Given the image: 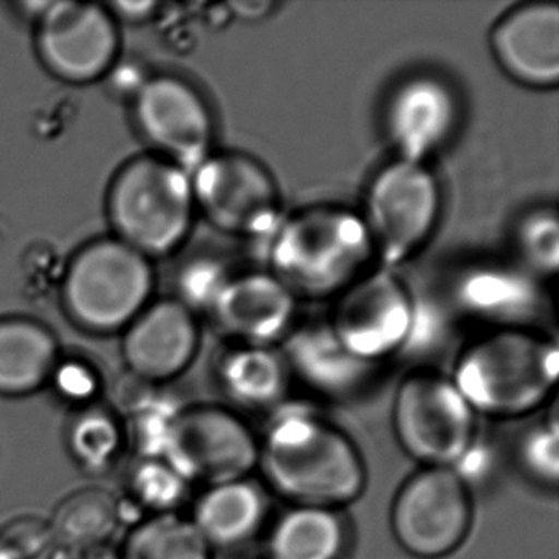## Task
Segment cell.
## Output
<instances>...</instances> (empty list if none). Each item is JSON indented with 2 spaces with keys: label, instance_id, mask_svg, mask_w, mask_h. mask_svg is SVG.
Masks as SVG:
<instances>
[{
  "label": "cell",
  "instance_id": "obj_7",
  "mask_svg": "<svg viewBox=\"0 0 559 559\" xmlns=\"http://www.w3.org/2000/svg\"><path fill=\"white\" fill-rule=\"evenodd\" d=\"M440 207V186L427 165L395 158L379 169L361 214L379 266L395 271L411 260L430 238Z\"/></svg>",
  "mask_w": 559,
  "mask_h": 559
},
{
  "label": "cell",
  "instance_id": "obj_13",
  "mask_svg": "<svg viewBox=\"0 0 559 559\" xmlns=\"http://www.w3.org/2000/svg\"><path fill=\"white\" fill-rule=\"evenodd\" d=\"M38 21V51L55 76L91 83L116 63L119 34L112 14L100 5L48 2Z\"/></svg>",
  "mask_w": 559,
  "mask_h": 559
},
{
  "label": "cell",
  "instance_id": "obj_28",
  "mask_svg": "<svg viewBox=\"0 0 559 559\" xmlns=\"http://www.w3.org/2000/svg\"><path fill=\"white\" fill-rule=\"evenodd\" d=\"M520 261L532 276H555L559 266V222L552 209H536L515 230Z\"/></svg>",
  "mask_w": 559,
  "mask_h": 559
},
{
  "label": "cell",
  "instance_id": "obj_15",
  "mask_svg": "<svg viewBox=\"0 0 559 559\" xmlns=\"http://www.w3.org/2000/svg\"><path fill=\"white\" fill-rule=\"evenodd\" d=\"M123 338V359L133 378L162 385L186 371L199 348L194 312L179 300L146 307Z\"/></svg>",
  "mask_w": 559,
  "mask_h": 559
},
{
  "label": "cell",
  "instance_id": "obj_10",
  "mask_svg": "<svg viewBox=\"0 0 559 559\" xmlns=\"http://www.w3.org/2000/svg\"><path fill=\"white\" fill-rule=\"evenodd\" d=\"M415 319L417 302L401 277L378 266L340 294L326 323L353 358L379 368L411 345Z\"/></svg>",
  "mask_w": 559,
  "mask_h": 559
},
{
  "label": "cell",
  "instance_id": "obj_11",
  "mask_svg": "<svg viewBox=\"0 0 559 559\" xmlns=\"http://www.w3.org/2000/svg\"><path fill=\"white\" fill-rule=\"evenodd\" d=\"M258 454L260 440L237 412L201 404L181 408L163 460L189 486L205 489L250 476Z\"/></svg>",
  "mask_w": 559,
  "mask_h": 559
},
{
  "label": "cell",
  "instance_id": "obj_29",
  "mask_svg": "<svg viewBox=\"0 0 559 559\" xmlns=\"http://www.w3.org/2000/svg\"><path fill=\"white\" fill-rule=\"evenodd\" d=\"M558 415L552 408L546 421L525 431L519 443V461L522 469L536 483L556 486L559 477Z\"/></svg>",
  "mask_w": 559,
  "mask_h": 559
},
{
  "label": "cell",
  "instance_id": "obj_1",
  "mask_svg": "<svg viewBox=\"0 0 559 559\" xmlns=\"http://www.w3.org/2000/svg\"><path fill=\"white\" fill-rule=\"evenodd\" d=\"M258 469L293 506L340 510L366 489L368 471L348 433L312 408L283 404L260 440Z\"/></svg>",
  "mask_w": 559,
  "mask_h": 559
},
{
  "label": "cell",
  "instance_id": "obj_16",
  "mask_svg": "<svg viewBox=\"0 0 559 559\" xmlns=\"http://www.w3.org/2000/svg\"><path fill=\"white\" fill-rule=\"evenodd\" d=\"M489 44L493 60L510 80L535 90L558 86V5H516L496 22Z\"/></svg>",
  "mask_w": 559,
  "mask_h": 559
},
{
  "label": "cell",
  "instance_id": "obj_33",
  "mask_svg": "<svg viewBox=\"0 0 559 559\" xmlns=\"http://www.w3.org/2000/svg\"><path fill=\"white\" fill-rule=\"evenodd\" d=\"M0 559H32L17 543L0 533Z\"/></svg>",
  "mask_w": 559,
  "mask_h": 559
},
{
  "label": "cell",
  "instance_id": "obj_35",
  "mask_svg": "<svg viewBox=\"0 0 559 559\" xmlns=\"http://www.w3.org/2000/svg\"><path fill=\"white\" fill-rule=\"evenodd\" d=\"M91 559H120L119 552H112L110 549L104 548L99 549V551H94L91 555Z\"/></svg>",
  "mask_w": 559,
  "mask_h": 559
},
{
  "label": "cell",
  "instance_id": "obj_8",
  "mask_svg": "<svg viewBox=\"0 0 559 559\" xmlns=\"http://www.w3.org/2000/svg\"><path fill=\"white\" fill-rule=\"evenodd\" d=\"M473 499L454 467L421 466L404 480L391 506V532L417 559H441L463 546L473 526Z\"/></svg>",
  "mask_w": 559,
  "mask_h": 559
},
{
  "label": "cell",
  "instance_id": "obj_6",
  "mask_svg": "<svg viewBox=\"0 0 559 559\" xmlns=\"http://www.w3.org/2000/svg\"><path fill=\"white\" fill-rule=\"evenodd\" d=\"M476 418L450 376L420 369L405 376L395 389V438L421 466L456 469L476 443Z\"/></svg>",
  "mask_w": 559,
  "mask_h": 559
},
{
  "label": "cell",
  "instance_id": "obj_3",
  "mask_svg": "<svg viewBox=\"0 0 559 559\" xmlns=\"http://www.w3.org/2000/svg\"><path fill=\"white\" fill-rule=\"evenodd\" d=\"M555 340L528 329H497L466 346L451 381L479 417H525L546 404L558 384Z\"/></svg>",
  "mask_w": 559,
  "mask_h": 559
},
{
  "label": "cell",
  "instance_id": "obj_17",
  "mask_svg": "<svg viewBox=\"0 0 559 559\" xmlns=\"http://www.w3.org/2000/svg\"><path fill=\"white\" fill-rule=\"evenodd\" d=\"M297 299L267 273H234L211 307L214 322L237 345L273 346L294 326Z\"/></svg>",
  "mask_w": 559,
  "mask_h": 559
},
{
  "label": "cell",
  "instance_id": "obj_24",
  "mask_svg": "<svg viewBox=\"0 0 559 559\" xmlns=\"http://www.w3.org/2000/svg\"><path fill=\"white\" fill-rule=\"evenodd\" d=\"M345 539L338 510L294 506L273 526L270 559H340Z\"/></svg>",
  "mask_w": 559,
  "mask_h": 559
},
{
  "label": "cell",
  "instance_id": "obj_18",
  "mask_svg": "<svg viewBox=\"0 0 559 559\" xmlns=\"http://www.w3.org/2000/svg\"><path fill=\"white\" fill-rule=\"evenodd\" d=\"M460 309L497 329H528L542 307L535 276L502 264L471 267L454 289Z\"/></svg>",
  "mask_w": 559,
  "mask_h": 559
},
{
  "label": "cell",
  "instance_id": "obj_25",
  "mask_svg": "<svg viewBox=\"0 0 559 559\" xmlns=\"http://www.w3.org/2000/svg\"><path fill=\"white\" fill-rule=\"evenodd\" d=\"M67 448L74 463L91 474L112 469L127 448L126 425L112 407L76 408L67 428Z\"/></svg>",
  "mask_w": 559,
  "mask_h": 559
},
{
  "label": "cell",
  "instance_id": "obj_31",
  "mask_svg": "<svg viewBox=\"0 0 559 559\" xmlns=\"http://www.w3.org/2000/svg\"><path fill=\"white\" fill-rule=\"evenodd\" d=\"M48 384L55 389L58 397L74 408L97 404V395L100 394L99 374L78 359H60Z\"/></svg>",
  "mask_w": 559,
  "mask_h": 559
},
{
  "label": "cell",
  "instance_id": "obj_2",
  "mask_svg": "<svg viewBox=\"0 0 559 559\" xmlns=\"http://www.w3.org/2000/svg\"><path fill=\"white\" fill-rule=\"evenodd\" d=\"M270 273L294 297H338L374 260L361 214L340 205H312L286 215L266 240Z\"/></svg>",
  "mask_w": 559,
  "mask_h": 559
},
{
  "label": "cell",
  "instance_id": "obj_19",
  "mask_svg": "<svg viewBox=\"0 0 559 559\" xmlns=\"http://www.w3.org/2000/svg\"><path fill=\"white\" fill-rule=\"evenodd\" d=\"M283 356L290 374L326 395L359 391L376 369L353 358L333 335L326 320L290 330L283 340Z\"/></svg>",
  "mask_w": 559,
  "mask_h": 559
},
{
  "label": "cell",
  "instance_id": "obj_20",
  "mask_svg": "<svg viewBox=\"0 0 559 559\" xmlns=\"http://www.w3.org/2000/svg\"><path fill=\"white\" fill-rule=\"evenodd\" d=\"M266 515L263 487L245 477L205 487L189 520L212 549H230L254 538Z\"/></svg>",
  "mask_w": 559,
  "mask_h": 559
},
{
  "label": "cell",
  "instance_id": "obj_30",
  "mask_svg": "<svg viewBox=\"0 0 559 559\" xmlns=\"http://www.w3.org/2000/svg\"><path fill=\"white\" fill-rule=\"evenodd\" d=\"M234 271L214 258H201L192 261L179 276V302L185 304L191 312L205 310L214 306L221 290L230 280Z\"/></svg>",
  "mask_w": 559,
  "mask_h": 559
},
{
  "label": "cell",
  "instance_id": "obj_4",
  "mask_svg": "<svg viewBox=\"0 0 559 559\" xmlns=\"http://www.w3.org/2000/svg\"><path fill=\"white\" fill-rule=\"evenodd\" d=\"M194 212L191 175L162 156L133 159L110 188L109 215L117 238L146 258L181 247Z\"/></svg>",
  "mask_w": 559,
  "mask_h": 559
},
{
  "label": "cell",
  "instance_id": "obj_32",
  "mask_svg": "<svg viewBox=\"0 0 559 559\" xmlns=\"http://www.w3.org/2000/svg\"><path fill=\"white\" fill-rule=\"evenodd\" d=\"M114 8H116L120 15L139 21V19L148 15L155 5L150 4V2H120V4L114 5Z\"/></svg>",
  "mask_w": 559,
  "mask_h": 559
},
{
  "label": "cell",
  "instance_id": "obj_21",
  "mask_svg": "<svg viewBox=\"0 0 559 559\" xmlns=\"http://www.w3.org/2000/svg\"><path fill=\"white\" fill-rule=\"evenodd\" d=\"M60 349L50 330L32 320L0 322V395L24 397L50 382Z\"/></svg>",
  "mask_w": 559,
  "mask_h": 559
},
{
  "label": "cell",
  "instance_id": "obj_9",
  "mask_svg": "<svg viewBox=\"0 0 559 559\" xmlns=\"http://www.w3.org/2000/svg\"><path fill=\"white\" fill-rule=\"evenodd\" d=\"M191 185L195 211L222 234L267 240L284 218L273 175L245 153H211Z\"/></svg>",
  "mask_w": 559,
  "mask_h": 559
},
{
  "label": "cell",
  "instance_id": "obj_22",
  "mask_svg": "<svg viewBox=\"0 0 559 559\" xmlns=\"http://www.w3.org/2000/svg\"><path fill=\"white\" fill-rule=\"evenodd\" d=\"M290 371L273 346L235 345L222 356L218 384L238 407L267 411L284 404Z\"/></svg>",
  "mask_w": 559,
  "mask_h": 559
},
{
  "label": "cell",
  "instance_id": "obj_34",
  "mask_svg": "<svg viewBox=\"0 0 559 559\" xmlns=\"http://www.w3.org/2000/svg\"><path fill=\"white\" fill-rule=\"evenodd\" d=\"M91 555H93V552L74 551V549L58 546L53 555L50 556V559H91Z\"/></svg>",
  "mask_w": 559,
  "mask_h": 559
},
{
  "label": "cell",
  "instance_id": "obj_14",
  "mask_svg": "<svg viewBox=\"0 0 559 559\" xmlns=\"http://www.w3.org/2000/svg\"><path fill=\"white\" fill-rule=\"evenodd\" d=\"M456 122L453 91L427 74L399 84L384 110L385 133L395 158L421 165L451 139Z\"/></svg>",
  "mask_w": 559,
  "mask_h": 559
},
{
  "label": "cell",
  "instance_id": "obj_5",
  "mask_svg": "<svg viewBox=\"0 0 559 559\" xmlns=\"http://www.w3.org/2000/svg\"><path fill=\"white\" fill-rule=\"evenodd\" d=\"M153 283L150 258L119 238H107L74 258L64 280V304L84 329L117 332L148 307Z\"/></svg>",
  "mask_w": 559,
  "mask_h": 559
},
{
  "label": "cell",
  "instance_id": "obj_27",
  "mask_svg": "<svg viewBox=\"0 0 559 559\" xmlns=\"http://www.w3.org/2000/svg\"><path fill=\"white\" fill-rule=\"evenodd\" d=\"M189 484L163 457H136L127 477L129 500L145 516L176 513Z\"/></svg>",
  "mask_w": 559,
  "mask_h": 559
},
{
  "label": "cell",
  "instance_id": "obj_23",
  "mask_svg": "<svg viewBox=\"0 0 559 559\" xmlns=\"http://www.w3.org/2000/svg\"><path fill=\"white\" fill-rule=\"evenodd\" d=\"M120 509V500L109 490L86 487L61 500L48 525L61 548L99 551L123 522Z\"/></svg>",
  "mask_w": 559,
  "mask_h": 559
},
{
  "label": "cell",
  "instance_id": "obj_12",
  "mask_svg": "<svg viewBox=\"0 0 559 559\" xmlns=\"http://www.w3.org/2000/svg\"><path fill=\"white\" fill-rule=\"evenodd\" d=\"M135 119L162 158L189 175L212 153L211 109L199 91L179 78L159 76L143 83L136 91Z\"/></svg>",
  "mask_w": 559,
  "mask_h": 559
},
{
  "label": "cell",
  "instance_id": "obj_26",
  "mask_svg": "<svg viewBox=\"0 0 559 559\" xmlns=\"http://www.w3.org/2000/svg\"><path fill=\"white\" fill-rule=\"evenodd\" d=\"M207 545L188 516L176 513L145 516L123 542L120 559H212Z\"/></svg>",
  "mask_w": 559,
  "mask_h": 559
}]
</instances>
